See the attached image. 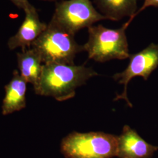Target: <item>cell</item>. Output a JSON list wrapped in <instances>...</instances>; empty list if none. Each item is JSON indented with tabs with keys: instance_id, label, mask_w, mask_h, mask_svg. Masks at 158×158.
Wrapping results in <instances>:
<instances>
[{
	"instance_id": "6da1fadb",
	"label": "cell",
	"mask_w": 158,
	"mask_h": 158,
	"mask_svg": "<svg viewBox=\"0 0 158 158\" xmlns=\"http://www.w3.org/2000/svg\"><path fill=\"white\" fill-rule=\"evenodd\" d=\"M98 75L92 68L84 65L46 63L34 90L38 95L52 97L57 101L63 102L72 98L77 87Z\"/></svg>"
},
{
	"instance_id": "7a4b0ae2",
	"label": "cell",
	"mask_w": 158,
	"mask_h": 158,
	"mask_svg": "<svg viewBox=\"0 0 158 158\" xmlns=\"http://www.w3.org/2000/svg\"><path fill=\"white\" fill-rule=\"evenodd\" d=\"M74 36L51 19L31 48L39 53L44 64H73L76 55L84 51L83 45L76 42Z\"/></svg>"
},
{
	"instance_id": "3957f363",
	"label": "cell",
	"mask_w": 158,
	"mask_h": 158,
	"mask_svg": "<svg viewBox=\"0 0 158 158\" xmlns=\"http://www.w3.org/2000/svg\"><path fill=\"white\" fill-rule=\"evenodd\" d=\"M129 24L125 23L119 28L110 29L98 24L88 28L89 39L83 45L89 59L98 62L113 59L123 60L130 56L126 30Z\"/></svg>"
},
{
	"instance_id": "277c9868",
	"label": "cell",
	"mask_w": 158,
	"mask_h": 158,
	"mask_svg": "<svg viewBox=\"0 0 158 158\" xmlns=\"http://www.w3.org/2000/svg\"><path fill=\"white\" fill-rule=\"evenodd\" d=\"M118 136L102 132H73L61 142L66 158H112L117 156Z\"/></svg>"
},
{
	"instance_id": "5b68a950",
	"label": "cell",
	"mask_w": 158,
	"mask_h": 158,
	"mask_svg": "<svg viewBox=\"0 0 158 158\" xmlns=\"http://www.w3.org/2000/svg\"><path fill=\"white\" fill-rule=\"evenodd\" d=\"M51 19L75 35L107 18L96 10L90 0H62L56 3Z\"/></svg>"
},
{
	"instance_id": "8992f818",
	"label": "cell",
	"mask_w": 158,
	"mask_h": 158,
	"mask_svg": "<svg viewBox=\"0 0 158 158\" xmlns=\"http://www.w3.org/2000/svg\"><path fill=\"white\" fill-rule=\"evenodd\" d=\"M130 62L122 72L115 74L113 79L124 85L123 91L118 94L114 100H125L128 106L132 105L127 97V87L130 81L135 77H142L147 80L153 72L158 67V44H151L146 48L135 54L130 55Z\"/></svg>"
},
{
	"instance_id": "52a82bcc",
	"label": "cell",
	"mask_w": 158,
	"mask_h": 158,
	"mask_svg": "<svg viewBox=\"0 0 158 158\" xmlns=\"http://www.w3.org/2000/svg\"><path fill=\"white\" fill-rule=\"evenodd\" d=\"M158 151L154 146L144 140L129 125H124L118 136L117 156L119 158H151Z\"/></svg>"
},
{
	"instance_id": "ba28073f",
	"label": "cell",
	"mask_w": 158,
	"mask_h": 158,
	"mask_svg": "<svg viewBox=\"0 0 158 158\" xmlns=\"http://www.w3.org/2000/svg\"><path fill=\"white\" fill-rule=\"evenodd\" d=\"M25 13V19L21 27L8 41V47L10 50L17 48L23 50L31 48L34 42L47 27L48 24L40 21L38 13L34 6Z\"/></svg>"
},
{
	"instance_id": "9c48e42d",
	"label": "cell",
	"mask_w": 158,
	"mask_h": 158,
	"mask_svg": "<svg viewBox=\"0 0 158 158\" xmlns=\"http://www.w3.org/2000/svg\"><path fill=\"white\" fill-rule=\"evenodd\" d=\"M27 82L17 70L11 81L5 86V97L2 104V114L9 115L26 107Z\"/></svg>"
},
{
	"instance_id": "30bf717a",
	"label": "cell",
	"mask_w": 158,
	"mask_h": 158,
	"mask_svg": "<svg viewBox=\"0 0 158 158\" xmlns=\"http://www.w3.org/2000/svg\"><path fill=\"white\" fill-rule=\"evenodd\" d=\"M93 2L107 19L118 21L128 17L127 23L129 25L138 11L137 0H93Z\"/></svg>"
},
{
	"instance_id": "8fae6325",
	"label": "cell",
	"mask_w": 158,
	"mask_h": 158,
	"mask_svg": "<svg viewBox=\"0 0 158 158\" xmlns=\"http://www.w3.org/2000/svg\"><path fill=\"white\" fill-rule=\"evenodd\" d=\"M19 72L25 81L35 86L38 82L44 63L39 53L30 48L17 53Z\"/></svg>"
},
{
	"instance_id": "7c38bea8",
	"label": "cell",
	"mask_w": 158,
	"mask_h": 158,
	"mask_svg": "<svg viewBox=\"0 0 158 158\" xmlns=\"http://www.w3.org/2000/svg\"><path fill=\"white\" fill-rule=\"evenodd\" d=\"M153 6V7H158V0H144L143 3L141 7L136 12L135 17H136L140 12L143 11L147 8Z\"/></svg>"
},
{
	"instance_id": "4fadbf2b",
	"label": "cell",
	"mask_w": 158,
	"mask_h": 158,
	"mask_svg": "<svg viewBox=\"0 0 158 158\" xmlns=\"http://www.w3.org/2000/svg\"><path fill=\"white\" fill-rule=\"evenodd\" d=\"M12 2L17 6V7L20 9L23 10L24 12L30 9L32 5L29 2L28 0H10Z\"/></svg>"
},
{
	"instance_id": "5bb4252c",
	"label": "cell",
	"mask_w": 158,
	"mask_h": 158,
	"mask_svg": "<svg viewBox=\"0 0 158 158\" xmlns=\"http://www.w3.org/2000/svg\"><path fill=\"white\" fill-rule=\"evenodd\" d=\"M42 1H59V0H42Z\"/></svg>"
}]
</instances>
